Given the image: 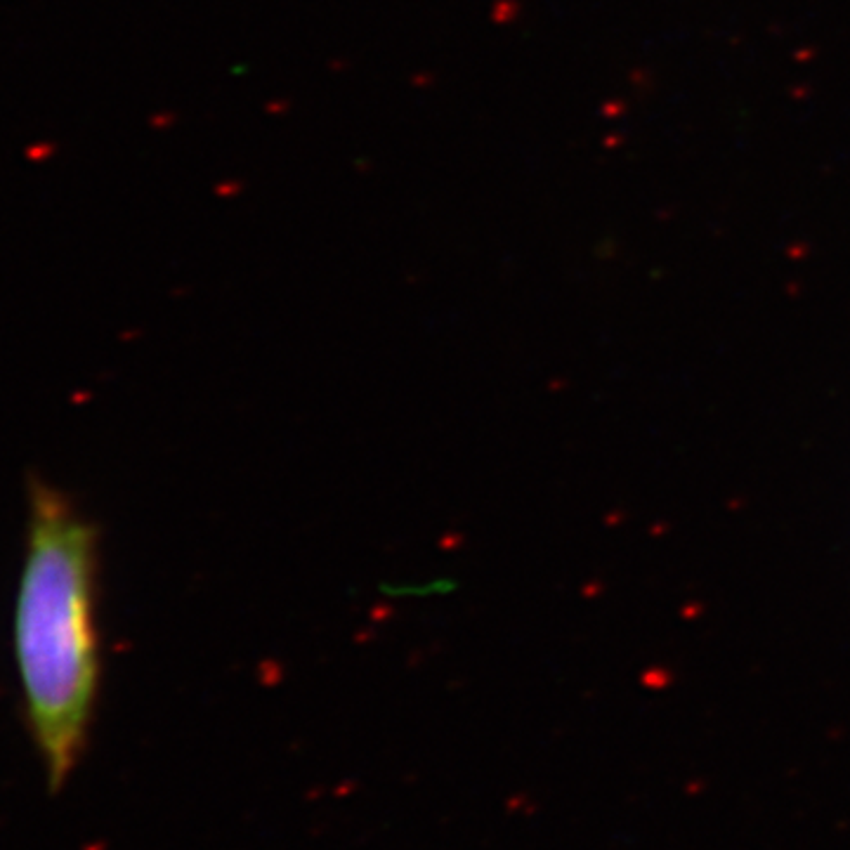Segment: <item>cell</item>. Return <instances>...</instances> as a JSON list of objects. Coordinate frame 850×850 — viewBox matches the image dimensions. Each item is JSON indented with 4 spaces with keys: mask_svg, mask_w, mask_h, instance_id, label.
<instances>
[{
    "mask_svg": "<svg viewBox=\"0 0 850 850\" xmlns=\"http://www.w3.org/2000/svg\"><path fill=\"white\" fill-rule=\"evenodd\" d=\"M12 645L24 723L57 794L83 759L99 694L97 529L38 475L26 484Z\"/></svg>",
    "mask_w": 850,
    "mask_h": 850,
    "instance_id": "cell-1",
    "label": "cell"
}]
</instances>
